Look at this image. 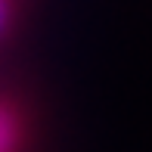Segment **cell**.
<instances>
[{
  "label": "cell",
  "mask_w": 152,
  "mask_h": 152,
  "mask_svg": "<svg viewBox=\"0 0 152 152\" xmlns=\"http://www.w3.org/2000/svg\"><path fill=\"white\" fill-rule=\"evenodd\" d=\"M16 118L10 115V109L0 106V152H12V146H16Z\"/></svg>",
  "instance_id": "1"
},
{
  "label": "cell",
  "mask_w": 152,
  "mask_h": 152,
  "mask_svg": "<svg viewBox=\"0 0 152 152\" xmlns=\"http://www.w3.org/2000/svg\"><path fill=\"white\" fill-rule=\"evenodd\" d=\"M0 16H3V3H0Z\"/></svg>",
  "instance_id": "2"
}]
</instances>
